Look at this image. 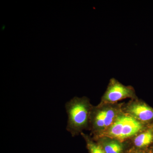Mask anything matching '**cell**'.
<instances>
[{
  "label": "cell",
  "instance_id": "1",
  "mask_svg": "<svg viewBox=\"0 0 153 153\" xmlns=\"http://www.w3.org/2000/svg\"><path fill=\"white\" fill-rule=\"evenodd\" d=\"M93 105L86 97H75L65 104L68 115L66 129L72 137L83 132L84 130L89 129L91 112Z\"/></svg>",
  "mask_w": 153,
  "mask_h": 153
},
{
  "label": "cell",
  "instance_id": "2",
  "mask_svg": "<svg viewBox=\"0 0 153 153\" xmlns=\"http://www.w3.org/2000/svg\"><path fill=\"white\" fill-rule=\"evenodd\" d=\"M124 103H100L93 106L90 117L89 130L93 137L100 136L112 125L119 115L123 112Z\"/></svg>",
  "mask_w": 153,
  "mask_h": 153
},
{
  "label": "cell",
  "instance_id": "3",
  "mask_svg": "<svg viewBox=\"0 0 153 153\" xmlns=\"http://www.w3.org/2000/svg\"><path fill=\"white\" fill-rule=\"evenodd\" d=\"M146 128L145 124L140 122L123 111L109 128L100 136L110 137L124 142L126 140L134 137Z\"/></svg>",
  "mask_w": 153,
  "mask_h": 153
},
{
  "label": "cell",
  "instance_id": "4",
  "mask_svg": "<svg viewBox=\"0 0 153 153\" xmlns=\"http://www.w3.org/2000/svg\"><path fill=\"white\" fill-rule=\"evenodd\" d=\"M126 98H138L134 88L131 85H125L115 78L110 80L107 88L100 103L113 104Z\"/></svg>",
  "mask_w": 153,
  "mask_h": 153
},
{
  "label": "cell",
  "instance_id": "5",
  "mask_svg": "<svg viewBox=\"0 0 153 153\" xmlns=\"http://www.w3.org/2000/svg\"><path fill=\"white\" fill-rule=\"evenodd\" d=\"M123 111L140 122L146 124L153 120V108L138 99H131L123 104Z\"/></svg>",
  "mask_w": 153,
  "mask_h": 153
},
{
  "label": "cell",
  "instance_id": "6",
  "mask_svg": "<svg viewBox=\"0 0 153 153\" xmlns=\"http://www.w3.org/2000/svg\"><path fill=\"white\" fill-rule=\"evenodd\" d=\"M93 139L98 143L105 153H123L125 144L116 139L107 136H100Z\"/></svg>",
  "mask_w": 153,
  "mask_h": 153
},
{
  "label": "cell",
  "instance_id": "7",
  "mask_svg": "<svg viewBox=\"0 0 153 153\" xmlns=\"http://www.w3.org/2000/svg\"><path fill=\"white\" fill-rule=\"evenodd\" d=\"M153 142V131L151 129H145L134 137L133 144L137 149L146 147Z\"/></svg>",
  "mask_w": 153,
  "mask_h": 153
},
{
  "label": "cell",
  "instance_id": "8",
  "mask_svg": "<svg viewBox=\"0 0 153 153\" xmlns=\"http://www.w3.org/2000/svg\"><path fill=\"white\" fill-rule=\"evenodd\" d=\"M86 143V147L89 153H105L102 148L93 138L82 132L80 134Z\"/></svg>",
  "mask_w": 153,
  "mask_h": 153
},
{
  "label": "cell",
  "instance_id": "9",
  "mask_svg": "<svg viewBox=\"0 0 153 153\" xmlns=\"http://www.w3.org/2000/svg\"><path fill=\"white\" fill-rule=\"evenodd\" d=\"M128 153H148L145 151L141 149H135L131 150Z\"/></svg>",
  "mask_w": 153,
  "mask_h": 153
}]
</instances>
